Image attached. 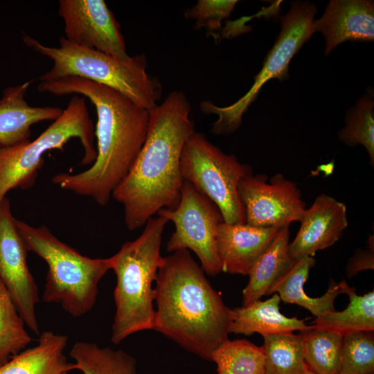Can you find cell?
<instances>
[{
  "label": "cell",
  "mask_w": 374,
  "mask_h": 374,
  "mask_svg": "<svg viewBox=\"0 0 374 374\" xmlns=\"http://www.w3.org/2000/svg\"><path fill=\"white\" fill-rule=\"evenodd\" d=\"M38 90L56 96L87 98L96 115L97 157L87 170L60 173L52 182L61 188L107 205L113 191L126 176L146 139L150 111L110 87L78 77L40 82Z\"/></svg>",
  "instance_id": "1"
},
{
  "label": "cell",
  "mask_w": 374,
  "mask_h": 374,
  "mask_svg": "<svg viewBox=\"0 0 374 374\" xmlns=\"http://www.w3.org/2000/svg\"><path fill=\"white\" fill-rule=\"evenodd\" d=\"M186 95L173 91L150 111L145 141L131 168L112 193L121 204L130 231L163 208L178 205L184 183L180 159L184 145L195 131Z\"/></svg>",
  "instance_id": "2"
},
{
  "label": "cell",
  "mask_w": 374,
  "mask_h": 374,
  "mask_svg": "<svg viewBox=\"0 0 374 374\" xmlns=\"http://www.w3.org/2000/svg\"><path fill=\"white\" fill-rule=\"evenodd\" d=\"M155 282L153 330L211 361L213 352L229 339L231 309L187 249L163 258Z\"/></svg>",
  "instance_id": "3"
},
{
  "label": "cell",
  "mask_w": 374,
  "mask_h": 374,
  "mask_svg": "<svg viewBox=\"0 0 374 374\" xmlns=\"http://www.w3.org/2000/svg\"><path fill=\"white\" fill-rule=\"evenodd\" d=\"M168 222L162 216L151 217L136 240L123 243L110 257L111 269L116 276L111 336L114 344L136 332L154 329L155 290L152 283L163 260L161 244Z\"/></svg>",
  "instance_id": "4"
},
{
  "label": "cell",
  "mask_w": 374,
  "mask_h": 374,
  "mask_svg": "<svg viewBox=\"0 0 374 374\" xmlns=\"http://www.w3.org/2000/svg\"><path fill=\"white\" fill-rule=\"evenodd\" d=\"M24 44L48 57L52 68L39 77L40 82L78 77L110 87L148 111L154 109L161 96L162 87L146 72L144 54L123 60L105 53L84 48L60 38L59 47L44 46L36 39L23 36Z\"/></svg>",
  "instance_id": "5"
},
{
  "label": "cell",
  "mask_w": 374,
  "mask_h": 374,
  "mask_svg": "<svg viewBox=\"0 0 374 374\" xmlns=\"http://www.w3.org/2000/svg\"><path fill=\"white\" fill-rule=\"evenodd\" d=\"M28 251L48 265L42 301L55 303L69 315L80 317L93 308L100 280L111 269V260L83 256L61 241L45 225L35 227L15 219Z\"/></svg>",
  "instance_id": "6"
},
{
  "label": "cell",
  "mask_w": 374,
  "mask_h": 374,
  "mask_svg": "<svg viewBox=\"0 0 374 374\" xmlns=\"http://www.w3.org/2000/svg\"><path fill=\"white\" fill-rule=\"evenodd\" d=\"M93 129L84 98L75 95L60 117L37 139L12 146L0 145V203L11 190L32 187L44 165V154L63 150L73 138L80 141L84 150L81 165H91L97 157Z\"/></svg>",
  "instance_id": "7"
},
{
  "label": "cell",
  "mask_w": 374,
  "mask_h": 374,
  "mask_svg": "<svg viewBox=\"0 0 374 374\" xmlns=\"http://www.w3.org/2000/svg\"><path fill=\"white\" fill-rule=\"evenodd\" d=\"M180 170L184 181L218 207L224 222L245 223L238 187L243 178L253 174L249 165L240 162L233 154H225L205 135L195 131L184 145Z\"/></svg>",
  "instance_id": "8"
},
{
  "label": "cell",
  "mask_w": 374,
  "mask_h": 374,
  "mask_svg": "<svg viewBox=\"0 0 374 374\" xmlns=\"http://www.w3.org/2000/svg\"><path fill=\"white\" fill-rule=\"evenodd\" d=\"M317 10V6L308 1H292L290 10L280 17V31L249 91L226 107H219L211 102L202 103L203 113L218 116V119L213 124L211 133L225 135L234 132L241 125L242 115L256 99L262 86L272 78L280 81L288 78L291 60L314 34L312 22Z\"/></svg>",
  "instance_id": "9"
},
{
  "label": "cell",
  "mask_w": 374,
  "mask_h": 374,
  "mask_svg": "<svg viewBox=\"0 0 374 374\" xmlns=\"http://www.w3.org/2000/svg\"><path fill=\"white\" fill-rule=\"evenodd\" d=\"M157 214L175 225V231L167 243L168 251L190 249L196 254L206 274L215 276L222 271L217 231L224 219L212 201L184 181L177 207L161 209Z\"/></svg>",
  "instance_id": "10"
},
{
  "label": "cell",
  "mask_w": 374,
  "mask_h": 374,
  "mask_svg": "<svg viewBox=\"0 0 374 374\" xmlns=\"http://www.w3.org/2000/svg\"><path fill=\"white\" fill-rule=\"evenodd\" d=\"M238 193L245 214V224L258 227L282 226L299 222L305 210L297 185L276 173L253 174L239 183Z\"/></svg>",
  "instance_id": "11"
},
{
  "label": "cell",
  "mask_w": 374,
  "mask_h": 374,
  "mask_svg": "<svg viewBox=\"0 0 374 374\" xmlns=\"http://www.w3.org/2000/svg\"><path fill=\"white\" fill-rule=\"evenodd\" d=\"M15 219L6 197L0 203V279L9 291L26 326L39 335L36 314L39 290L28 266V251Z\"/></svg>",
  "instance_id": "12"
},
{
  "label": "cell",
  "mask_w": 374,
  "mask_h": 374,
  "mask_svg": "<svg viewBox=\"0 0 374 374\" xmlns=\"http://www.w3.org/2000/svg\"><path fill=\"white\" fill-rule=\"evenodd\" d=\"M64 37L76 45L127 60L120 24L103 0H60Z\"/></svg>",
  "instance_id": "13"
},
{
  "label": "cell",
  "mask_w": 374,
  "mask_h": 374,
  "mask_svg": "<svg viewBox=\"0 0 374 374\" xmlns=\"http://www.w3.org/2000/svg\"><path fill=\"white\" fill-rule=\"evenodd\" d=\"M300 228L290 242L289 254L294 260L310 256L333 245L348 226L346 205L322 193L312 206L305 208L299 221Z\"/></svg>",
  "instance_id": "14"
},
{
  "label": "cell",
  "mask_w": 374,
  "mask_h": 374,
  "mask_svg": "<svg viewBox=\"0 0 374 374\" xmlns=\"http://www.w3.org/2000/svg\"><path fill=\"white\" fill-rule=\"evenodd\" d=\"M312 31L325 39V55L346 42H367L374 39V1L371 0H332L318 19Z\"/></svg>",
  "instance_id": "15"
},
{
  "label": "cell",
  "mask_w": 374,
  "mask_h": 374,
  "mask_svg": "<svg viewBox=\"0 0 374 374\" xmlns=\"http://www.w3.org/2000/svg\"><path fill=\"white\" fill-rule=\"evenodd\" d=\"M282 226L258 227L245 223L221 222L217 231V249L222 271L248 275Z\"/></svg>",
  "instance_id": "16"
},
{
  "label": "cell",
  "mask_w": 374,
  "mask_h": 374,
  "mask_svg": "<svg viewBox=\"0 0 374 374\" xmlns=\"http://www.w3.org/2000/svg\"><path fill=\"white\" fill-rule=\"evenodd\" d=\"M33 80L6 87L0 98V145L12 146L30 141L31 127L56 120L63 109L58 107H33L25 99Z\"/></svg>",
  "instance_id": "17"
},
{
  "label": "cell",
  "mask_w": 374,
  "mask_h": 374,
  "mask_svg": "<svg viewBox=\"0 0 374 374\" xmlns=\"http://www.w3.org/2000/svg\"><path fill=\"white\" fill-rule=\"evenodd\" d=\"M68 339L53 331L42 332L35 346L1 364L0 374H69L72 363L64 354Z\"/></svg>",
  "instance_id": "18"
},
{
  "label": "cell",
  "mask_w": 374,
  "mask_h": 374,
  "mask_svg": "<svg viewBox=\"0 0 374 374\" xmlns=\"http://www.w3.org/2000/svg\"><path fill=\"white\" fill-rule=\"evenodd\" d=\"M280 299L274 293L265 300L253 301L246 306L231 309L229 333L263 336L274 334L303 332L310 328L305 320L287 317L280 312Z\"/></svg>",
  "instance_id": "19"
},
{
  "label": "cell",
  "mask_w": 374,
  "mask_h": 374,
  "mask_svg": "<svg viewBox=\"0 0 374 374\" xmlns=\"http://www.w3.org/2000/svg\"><path fill=\"white\" fill-rule=\"evenodd\" d=\"M313 257L305 256L294 261L292 265L275 281L269 294H277L284 303L296 304L304 308L317 317L326 311L335 310L334 302L341 294H344L345 280L332 284L327 292L320 297L312 298L307 295L304 285L310 269L315 265Z\"/></svg>",
  "instance_id": "20"
},
{
  "label": "cell",
  "mask_w": 374,
  "mask_h": 374,
  "mask_svg": "<svg viewBox=\"0 0 374 374\" xmlns=\"http://www.w3.org/2000/svg\"><path fill=\"white\" fill-rule=\"evenodd\" d=\"M290 224L281 227L269 247L251 269L249 282L242 290V306L268 295L275 281L292 265L289 254Z\"/></svg>",
  "instance_id": "21"
},
{
  "label": "cell",
  "mask_w": 374,
  "mask_h": 374,
  "mask_svg": "<svg viewBox=\"0 0 374 374\" xmlns=\"http://www.w3.org/2000/svg\"><path fill=\"white\" fill-rule=\"evenodd\" d=\"M344 294L349 303L342 311H326L317 317L312 328L324 330L342 336L362 331H374V292L362 296L356 293L355 287L346 286Z\"/></svg>",
  "instance_id": "22"
},
{
  "label": "cell",
  "mask_w": 374,
  "mask_h": 374,
  "mask_svg": "<svg viewBox=\"0 0 374 374\" xmlns=\"http://www.w3.org/2000/svg\"><path fill=\"white\" fill-rule=\"evenodd\" d=\"M69 355L72 370L82 374H136V360L123 350L100 347L94 342L77 341Z\"/></svg>",
  "instance_id": "23"
},
{
  "label": "cell",
  "mask_w": 374,
  "mask_h": 374,
  "mask_svg": "<svg viewBox=\"0 0 374 374\" xmlns=\"http://www.w3.org/2000/svg\"><path fill=\"white\" fill-rule=\"evenodd\" d=\"M265 374H300L306 369L301 334L263 336Z\"/></svg>",
  "instance_id": "24"
},
{
  "label": "cell",
  "mask_w": 374,
  "mask_h": 374,
  "mask_svg": "<svg viewBox=\"0 0 374 374\" xmlns=\"http://www.w3.org/2000/svg\"><path fill=\"white\" fill-rule=\"evenodd\" d=\"M301 334L308 368L314 374H339L343 336L311 327Z\"/></svg>",
  "instance_id": "25"
},
{
  "label": "cell",
  "mask_w": 374,
  "mask_h": 374,
  "mask_svg": "<svg viewBox=\"0 0 374 374\" xmlns=\"http://www.w3.org/2000/svg\"><path fill=\"white\" fill-rule=\"evenodd\" d=\"M339 140L347 146L362 145L374 166L373 92L365 93L346 113L345 125L338 131Z\"/></svg>",
  "instance_id": "26"
},
{
  "label": "cell",
  "mask_w": 374,
  "mask_h": 374,
  "mask_svg": "<svg viewBox=\"0 0 374 374\" xmlns=\"http://www.w3.org/2000/svg\"><path fill=\"white\" fill-rule=\"evenodd\" d=\"M217 374H265L262 347L247 339H227L213 353Z\"/></svg>",
  "instance_id": "27"
},
{
  "label": "cell",
  "mask_w": 374,
  "mask_h": 374,
  "mask_svg": "<svg viewBox=\"0 0 374 374\" xmlns=\"http://www.w3.org/2000/svg\"><path fill=\"white\" fill-rule=\"evenodd\" d=\"M31 341L26 324L0 279V364L25 349Z\"/></svg>",
  "instance_id": "28"
},
{
  "label": "cell",
  "mask_w": 374,
  "mask_h": 374,
  "mask_svg": "<svg viewBox=\"0 0 374 374\" xmlns=\"http://www.w3.org/2000/svg\"><path fill=\"white\" fill-rule=\"evenodd\" d=\"M373 331L343 336L339 374H373Z\"/></svg>",
  "instance_id": "29"
},
{
  "label": "cell",
  "mask_w": 374,
  "mask_h": 374,
  "mask_svg": "<svg viewBox=\"0 0 374 374\" xmlns=\"http://www.w3.org/2000/svg\"><path fill=\"white\" fill-rule=\"evenodd\" d=\"M238 1L235 0H199L186 10L184 16L195 21V28H204L208 35L220 30L222 21L230 16Z\"/></svg>",
  "instance_id": "30"
},
{
  "label": "cell",
  "mask_w": 374,
  "mask_h": 374,
  "mask_svg": "<svg viewBox=\"0 0 374 374\" xmlns=\"http://www.w3.org/2000/svg\"><path fill=\"white\" fill-rule=\"evenodd\" d=\"M373 235H369L368 249H359L351 257L346 265V274L348 278L356 276L359 271L373 269L374 267V249Z\"/></svg>",
  "instance_id": "31"
},
{
  "label": "cell",
  "mask_w": 374,
  "mask_h": 374,
  "mask_svg": "<svg viewBox=\"0 0 374 374\" xmlns=\"http://www.w3.org/2000/svg\"><path fill=\"white\" fill-rule=\"evenodd\" d=\"M300 374H314V373L312 372L309 368H308Z\"/></svg>",
  "instance_id": "32"
},
{
  "label": "cell",
  "mask_w": 374,
  "mask_h": 374,
  "mask_svg": "<svg viewBox=\"0 0 374 374\" xmlns=\"http://www.w3.org/2000/svg\"><path fill=\"white\" fill-rule=\"evenodd\" d=\"M1 365V364H0Z\"/></svg>",
  "instance_id": "33"
}]
</instances>
